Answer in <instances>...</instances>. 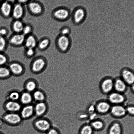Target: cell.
Instances as JSON below:
<instances>
[{"label":"cell","mask_w":134,"mask_h":134,"mask_svg":"<svg viewBox=\"0 0 134 134\" xmlns=\"http://www.w3.org/2000/svg\"><path fill=\"white\" fill-rule=\"evenodd\" d=\"M87 117H88V115L87 114H82L80 115V118L82 119H84Z\"/></svg>","instance_id":"cell-42"},{"label":"cell","mask_w":134,"mask_h":134,"mask_svg":"<svg viewBox=\"0 0 134 134\" xmlns=\"http://www.w3.org/2000/svg\"><path fill=\"white\" fill-rule=\"evenodd\" d=\"M94 130L89 123L83 124L80 128L79 134H94Z\"/></svg>","instance_id":"cell-30"},{"label":"cell","mask_w":134,"mask_h":134,"mask_svg":"<svg viewBox=\"0 0 134 134\" xmlns=\"http://www.w3.org/2000/svg\"><path fill=\"white\" fill-rule=\"evenodd\" d=\"M33 101L32 93L24 90L20 92L19 101L23 106L32 104Z\"/></svg>","instance_id":"cell-25"},{"label":"cell","mask_w":134,"mask_h":134,"mask_svg":"<svg viewBox=\"0 0 134 134\" xmlns=\"http://www.w3.org/2000/svg\"><path fill=\"white\" fill-rule=\"evenodd\" d=\"M127 85L121 77H117L114 80V89L115 91L123 94L127 90Z\"/></svg>","instance_id":"cell-26"},{"label":"cell","mask_w":134,"mask_h":134,"mask_svg":"<svg viewBox=\"0 0 134 134\" xmlns=\"http://www.w3.org/2000/svg\"><path fill=\"white\" fill-rule=\"evenodd\" d=\"M96 112L98 114L104 115L110 113L111 104L108 101L101 100L95 104Z\"/></svg>","instance_id":"cell-16"},{"label":"cell","mask_w":134,"mask_h":134,"mask_svg":"<svg viewBox=\"0 0 134 134\" xmlns=\"http://www.w3.org/2000/svg\"><path fill=\"white\" fill-rule=\"evenodd\" d=\"M29 0H16V2L24 5H26L30 2Z\"/></svg>","instance_id":"cell-41"},{"label":"cell","mask_w":134,"mask_h":134,"mask_svg":"<svg viewBox=\"0 0 134 134\" xmlns=\"http://www.w3.org/2000/svg\"><path fill=\"white\" fill-rule=\"evenodd\" d=\"M121 78L127 85H131L133 84L134 74L131 70L128 68L124 69L121 71Z\"/></svg>","instance_id":"cell-21"},{"label":"cell","mask_w":134,"mask_h":134,"mask_svg":"<svg viewBox=\"0 0 134 134\" xmlns=\"http://www.w3.org/2000/svg\"><path fill=\"white\" fill-rule=\"evenodd\" d=\"M131 86V90H132V91L133 92L134 90V84H132Z\"/></svg>","instance_id":"cell-43"},{"label":"cell","mask_w":134,"mask_h":134,"mask_svg":"<svg viewBox=\"0 0 134 134\" xmlns=\"http://www.w3.org/2000/svg\"><path fill=\"white\" fill-rule=\"evenodd\" d=\"M12 76L16 77L21 76L25 71V68L24 64L18 60L10 61L7 65Z\"/></svg>","instance_id":"cell-6"},{"label":"cell","mask_w":134,"mask_h":134,"mask_svg":"<svg viewBox=\"0 0 134 134\" xmlns=\"http://www.w3.org/2000/svg\"><path fill=\"white\" fill-rule=\"evenodd\" d=\"M2 1V0H0V5Z\"/></svg>","instance_id":"cell-44"},{"label":"cell","mask_w":134,"mask_h":134,"mask_svg":"<svg viewBox=\"0 0 134 134\" xmlns=\"http://www.w3.org/2000/svg\"><path fill=\"white\" fill-rule=\"evenodd\" d=\"M48 64L47 59L44 56L39 55L34 57L31 61L30 68L34 74H38L43 71Z\"/></svg>","instance_id":"cell-3"},{"label":"cell","mask_w":134,"mask_h":134,"mask_svg":"<svg viewBox=\"0 0 134 134\" xmlns=\"http://www.w3.org/2000/svg\"><path fill=\"white\" fill-rule=\"evenodd\" d=\"M87 113L89 115L92 114L96 112L95 105H90L87 108Z\"/></svg>","instance_id":"cell-39"},{"label":"cell","mask_w":134,"mask_h":134,"mask_svg":"<svg viewBox=\"0 0 134 134\" xmlns=\"http://www.w3.org/2000/svg\"><path fill=\"white\" fill-rule=\"evenodd\" d=\"M59 34L64 36H70L71 32V30L68 26L64 25L60 29Z\"/></svg>","instance_id":"cell-36"},{"label":"cell","mask_w":134,"mask_h":134,"mask_svg":"<svg viewBox=\"0 0 134 134\" xmlns=\"http://www.w3.org/2000/svg\"><path fill=\"white\" fill-rule=\"evenodd\" d=\"M108 101L113 105L122 104L126 98L123 94L116 91L112 92L108 94Z\"/></svg>","instance_id":"cell-15"},{"label":"cell","mask_w":134,"mask_h":134,"mask_svg":"<svg viewBox=\"0 0 134 134\" xmlns=\"http://www.w3.org/2000/svg\"><path fill=\"white\" fill-rule=\"evenodd\" d=\"M23 105L19 101L6 100L3 104L4 109L7 112L18 113Z\"/></svg>","instance_id":"cell-12"},{"label":"cell","mask_w":134,"mask_h":134,"mask_svg":"<svg viewBox=\"0 0 134 134\" xmlns=\"http://www.w3.org/2000/svg\"><path fill=\"white\" fill-rule=\"evenodd\" d=\"M46 133L47 134H60L57 130L52 127Z\"/></svg>","instance_id":"cell-40"},{"label":"cell","mask_w":134,"mask_h":134,"mask_svg":"<svg viewBox=\"0 0 134 134\" xmlns=\"http://www.w3.org/2000/svg\"><path fill=\"white\" fill-rule=\"evenodd\" d=\"M109 113L113 117L117 119L124 118L127 115L126 107L122 104L113 105Z\"/></svg>","instance_id":"cell-11"},{"label":"cell","mask_w":134,"mask_h":134,"mask_svg":"<svg viewBox=\"0 0 134 134\" xmlns=\"http://www.w3.org/2000/svg\"><path fill=\"white\" fill-rule=\"evenodd\" d=\"M35 115L38 117L42 116L47 112L48 105L46 101L36 102L34 104Z\"/></svg>","instance_id":"cell-18"},{"label":"cell","mask_w":134,"mask_h":134,"mask_svg":"<svg viewBox=\"0 0 134 134\" xmlns=\"http://www.w3.org/2000/svg\"><path fill=\"white\" fill-rule=\"evenodd\" d=\"M87 15V12L85 8L79 5L75 7L71 11L70 18L73 24L78 25L85 21Z\"/></svg>","instance_id":"cell-5"},{"label":"cell","mask_w":134,"mask_h":134,"mask_svg":"<svg viewBox=\"0 0 134 134\" xmlns=\"http://www.w3.org/2000/svg\"><path fill=\"white\" fill-rule=\"evenodd\" d=\"M20 92L16 90L11 91L8 93L6 96V100L14 101H19Z\"/></svg>","instance_id":"cell-31"},{"label":"cell","mask_w":134,"mask_h":134,"mask_svg":"<svg viewBox=\"0 0 134 134\" xmlns=\"http://www.w3.org/2000/svg\"><path fill=\"white\" fill-rule=\"evenodd\" d=\"M72 44V40L70 36H66L59 34L55 40V45L58 51L65 54L70 49Z\"/></svg>","instance_id":"cell-1"},{"label":"cell","mask_w":134,"mask_h":134,"mask_svg":"<svg viewBox=\"0 0 134 134\" xmlns=\"http://www.w3.org/2000/svg\"><path fill=\"white\" fill-rule=\"evenodd\" d=\"M26 8L29 13L34 17L42 15L45 11L44 4L41 1L39 0H30L26 5Z\"/></svg>","instance_id":"cell-4"},{"label":"cell","mask_w":134,"mask_h":134,"mask_svg":"<svg viewBox=\"0 0 134 134\" xmlns=\"http://www.w3.org/2000/svg\"><path fill=\"white\" fill-rule=\"evenodd\" d=\"M9 62L8 55L6 52H0V66L7 65Z\"/></svg>","instance_id":"cell-33"},{"label":"cell","mask_w":134,"mask_h":134,"mask_svg":"<svg viewBox=\"0 0 134 134\" xmlns=\"http://www.w3.org/2000/svg\"><path fill=\"white\" fill-rule=\"evenodd\" d=\"M16 0H2L0 5V15L8 19L11 18L14 4Z\"/></svg>","instance_id":"cell-7"},{"label":"cell","mask_w":134,"mask_h":134,"mask_svg":"<svg viewBox=\"0 0 134 134\" xmlns=\"http://www.w3.org/2000/svg\"><path fill=\"white\" fill-rule=\"evenodd\" d=\"M26 23L23 19H13L10 24V30L12 33H22Z\"/></svg>","instance_id":"cell-19"},{"label":"cell","mask_w":134,"mask_h":134,"mask_svg":"<svg viewBox=\"0 0 134 134\" xmlns=\"http://www.w3.org/2000/svg\"><path fill=\"white\" fill-rule=\"evenodd\" d=\"M9 45L7 37L0 35V52H5Z\"/></svg>","instance_id":"cell-32"},{"label":"cell","mask_w":134,"mask_h":134,"mask_svg":"<svg viewBox=\"0 0 134 134\" xmlns=\"http://www.w3.org/2000/svg\"><path fill=\"white\" fill-rule=\"evenodd\" d=\"M9 33V29L5 26L0 27V35L4 37H7Z\"/></svg>","instance_id":"cell-37"},{"label":"cell","mask_w":134,"mask_h":134,"mask_svg":"<svg viewBox=\"0 0 134 134\" xmlns=\"http://www.w3.org/2000/svg\"><path fill=\"white\" fill-rule=\"evenodd\" d=\"M127 115L133 116L134 115V107L133 105H131L126 107Z\"/></svg>","instance_id":"cell-38"},{"label":"cell","mask_w":134,"mask_h":134,"mask_svg":"<svg viewBox=\"0 0 134 134\" xmlns=\"http://www.w3.org/2000/svg\"><path fill=\"white\" fill-rule=\"evenodd\" d=\"M34 101L36 102L46 101L47 96L45 92L38 88L32 93Z\"/></svg>","instance_id":"cell-28"},{"label":"cell","mask_w":134,"mask_h":134,"mask_svg":"<svg viewBox=\"0 0 134 134\" xmlns=\"http://www.w3.org/2000/svg\"><path fill=\"white\" fill-rule=\"evenodd\" d=\"M36 54V49L24 48V55L27 58L30 59L34 57Z\"/></svg>","instance_id":"cell-34"},{"label":"cell","mask_w":134,"mask_h":134,"mask_svg":"<svg viewBox=\"0 0 134 134\" xmlns=\"http://www.w3.org/2000/svg\"><path fill=\"white\" fill-rule=\"evenodd\" d=\"M0 134H2L0 132Z\"/></svg>","instance_id":"cell-45"},{"label":"cell","mask_w":134,"mask_h":134,"mask_svg":"<svg viewBox=\"0 0 134 134\" xmlns=\"http://www.w3.org/2000/svg\"><path fill=\"white\" fill-rule=\"evenodd\" d=\"M51 43L50 38L48 36H44L38 39L36 48L40 51H44L49 47Z\"/></svg>","instance_id":"cell-23"},{"label":"cell","mask_w":134,"mask_h":134,"mask_svg":"<svg viewBox=\"0 0 134 134\" xmlns=\"http://www.w3.org/2000/svg\"><path fill=\"white\" fill-rule=\"evenodd\" d=\"M34 27L32 25L29 23H26L25 25L22 33L25 36L33 33Z\"/></svg>","instance_id":"cell-35"},{"label":"cell","mask_w":134,"mask_h":134,"mask_svg":"<svg viewBox=\"0 0 134 134\" xmlns=\"http://www.w3.org/2000/svg\"><path fill=\"white\" fill-rule=\"evenodd\" d=\"M4 120L8 124L16 125L20 123L22 119L19 113L7 112L3 116Z\"/></svg>","instance_id":"cell-13"},{"label":"cell","mask_w":134,"mask_h":134,"mask_svg":"<svg viewBox=\"0 0 134 134\" xmlns=\"http://www.w3.org/2000/svg\"><path fill=\"white\" fill-rule=\"evenodd\" d=\"M24 90L32 93L38 88L37 81L33 78L26 80L24 84Z\"/></svg>","instance_id":"cell-24"},{"label":"cell","mask_w":134,"mask_h":134,"mask_svg":"<svg viewBox=\"0 0 134 134\" xmlns=\"http://www.w3.org/2000/svg\"><path fill=\"white\" fill-rule=\"evenodd\" d=\"M12 76L7 65L0 66V80L7 79Z\"/></svg>","instance_id":"cell-29"},{"label":"cell","mask_w":134,"mask_h":134,"mask_svg":"<svg viewBox=\"0 0 134 134\" xmlns=\"http://www.w3.org/2000/svg\"><path fill=\"white\" fill-rule=\"evenodd\" d=\"M89 123L94 131H102L105 126L104 121L102 119L98 118L90 121Z\"/></svg>","instance_id":"cell-27"},{"label":"cell","mask_w":134,"mask_h":134,"mask_svg":"<svg viewBox=\"0 0 134 134\" xmlns=\"http://www.w3.org/2000/svg\"><path fill=\"white\" fill-rule=\"evenodd\" d=\"M100 86L103 93L109 94L114 89V80L111 77L105 78L101 82Z\"/></svg>","instance_id":"cell-14"},{"label":"cell","mask_w":134,"mask_h":134,"mask_svg":"<svg viewBox=\"0 0 134 134\" xmlns=\"http://www.w3.org/2000/svg\"><path fill=\"white\" fill-rule=\"evenodd\" d=\"M25 37L22 33H12L8 38L9 45L15 48L24 46Z\"/></svg>","instance_id":"cell-8"},{"label":"cell","mask_w":134,"mask_h":134,"mask_svg":"<svg viewBox=\"0 0 134 134\" xmlns=\"http://www.w3.org/2000/svg\"><path fill=\"white\" fill-rule=\"evenodd\" d=\"M107 134H123L124 128L122 123L118 120L111 122L108 126Z\"/></svg>","instance_id":"cell-17"},{"label":"cell","mask_w":134,"mask_h":134,"mask_svg":"<svg viewBox=\"0 0 134 134\" xmlns=\"http://www.w3.org/2000/svg\"><path fill=\"white\" fill-rule=\"evenodd\" d=\"M71 12L70 8L67 6H58L52 10L51 16L52 18L56 21L65 22L70 18Z\"/></svg>","instance_id":"cell-2"},{"label":"cell","mask_w":134,"mask_h":134,"mask_svg":"<svg viewBox=\"0 0 134 134\" xmlns=\"http://www.w3.org/2000/svg\"><path fill=\"white\" fill-rule=\"evenodd\" d=\"M19 113L22 119H28L31 118L35 115L34 104H32L23 106Z\"/></svg>","instance_id":"cell-20"},{"label":"cell","mask_w":134,"mask_h":134,"mask_svg":"<svg viewBox=\"0 0 134 134\" xmlns=\"http://www.w3.org/2000/svg\"><path fill=\"white\" fill-rule=\"evenodd\" d=\"M37 36L33 33L25 36L24 47V48H36L38 41Z\"/></svg>","instance_id":"cell-22"},{"label":"cell","mask_w":134,"mask_h":134,"mask_svg":"<svg viewBox=\"0 0 134 134\" xmlns=\"http://www.w3.org/2000/svg\"><path fill=\"white\" fill-rule=\"evenodd\" d=\"M26 9L25 6L16 1L14 4L11 18L13 19H22L25 16Z\"/></svg>","instance_id":"cell-9"},{"label":"cell","mask_w":134,"mask_h":134,"mask_svg":"<svg viewBox=\"0 0 134 134\" xmlns=\"http://www.w3.org/2000/svg\"><path fill=\"white\" fill-rule=\"evenodd\" d=\"M34 126L38 131L43 132H46L51 127V124L50 121L42 118L36 120L34 122Z\"/></svg>","instance_id":"cell-10"}]
</instances>
